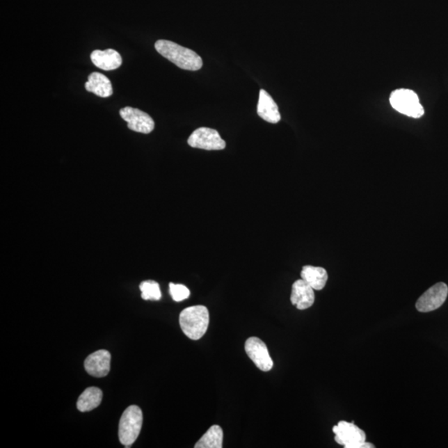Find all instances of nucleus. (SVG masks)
<instances>
[{
    "instance_id": "obj_11",
    "label": "nucleus",
    "mask_w": 448,
    "mask_h": 448,
    "mask_svg": "<svg viewBox=\"0 0 448 448\" xmlns=\"http://www.w3.org/2000/svg\"><path fill=\"white\" fill-rule=\"evenodd\" d=\"M291 301L301 311L312 307L314 303L313 288L303 279L297 280L292 285Z\"/></svg>"
},
{
    "instance_id": "obj_7",
    "label": "nucleus",
    "mask_w": 448,
    "mask_h": 448,
    "mask_svg": "<svg viewBox=\"0 0 448 448\" xmlns=\"http://www.w3.org/2000/svg\"><path fill=\"white\" fill-rule=\"evenodd\" d=\"M448 295V287L445 283L438 282L430 287L419 297L416 309L420 312H430L441 307Z\"/></svg>"
},
{
    "instance_id": "obj_10",
    "label": "nucleus",
    "mask_w": 448,
    "mask_h": 448,
    "mask_svg": "<svg viewBox=\"0 0 448 448\" xmlns=\"http://www.w3.org/2000/svg\"><path fill=\"white\" fill-rule=\"evenodd\" d=\"M111 355L109 351L100 350L90 354L85 360L84 367L90 376L102 378L111 370Z\"/></svg>"
},
{
    "instance_id": "obj_12",
    "label": "nucleus",
    "mask_w": 448,
    "mask_h": 448,
    "mask_svg": "<svg viewBox=\"0 0 448 448\" xmlns=\"http://www.w3.org/2000/svg\"><path fill=\"white\" fill-rule=\"evenodd\" d=\"M90 60L95 66L104 71L115 70L122 66V56L114 49L95 50L90 54Z\"/></svg>"
},
{
    "instance_id": "obj_13",
    "label": "nucleus",
    "mask_w": 448,
    "mask_h": 448,
    "mask_svg": "<svg viewBox=\"0 0 448 448\" xmlns=\"http://www.w3.org/2000/svg\"><path fill=\"white\" fill-rule=\"evenodd\" d=\"M257 114L262 119L271 124H277L281 120V114H280L277 103L264 89L260 90Z\"/></svg>"
},
{
    "instance_id": "obj_15",
    "label": "nucleus",
    "mask_w": 448,
    "mask_h": 448,
    "mask_svg": "<svg viewBox=\"0 0 448 448\" xmlns=\"http://www.w3.org/2000/svg\"><path fill=\"white\" fill-rule=\"evenodd\" d=\"M301 279L309 284L314 290L321 291L326 287L328 274L320 266H305L301 273Z\"/></svg>"
},
{
    "instance_id": "obj_2",
    "label": "nucleus",
    "mask_w": 448,
    "mask_h": 448,
    "mask_svg": "<svg viewBox=\"0 0 448 448\" xmlns=\"http://www.w3.org/2000/svg\"><path fill=\"white\" fill-rule=\"evenodd\" d=\"M209 324V310L205 305H193L183 310L179 316L181 330L193 340L200 339L206 333Z\"/></svg>"
},
{
    "instance_id": "obj_18",
    "label": "nucleus",
    "mask_w": 448,
    "mask_h": 448,
    "mask_svg": "<svg viewBox=\"0 0 448 448\" xmlns=\"http://www.w3.org/2000/svg\"><path fill=\"white\" fill-rule=\"evenodd\" d=\"M140 290L142 299L145 301H159L161 298V288L159 283L152 280L141 283Z\"/></svg>"
},
{
    "instance_id": "obj_1",
    "label": "nucleus",
    "mask_w": 448,
    "mask_h": 448,
    "mask_svg": "<svg viewBox=\"0 0 448 448\" xmlns=\"http://www.w3.org/2000/svg\"><path fill=\"white\" fill-rule=\"evenodd\" d=\"M158 53L184 70L198 71L202 67V60L195 51L168 40H158L154 44Z\"/></svg>"
},
{
    "instance_id": "obj_5",
    "label": "nucleus",
    "mask_w": 448,
    "mask_h": 448,
    "mask_svg": "<svg viewBox=\"0 0 448 448\" xmlns=\"http://www.w3.org/2000/svg\"><path fill=\"white\" fill-rule=\"evenodd\" d=\"M188 144L193 148L206 150H221L226 147V142L219 133L207 127H201L193 131L189 137Z\"/></svg>"
},
{
    "instance_id": "obj_6",
    "label": "nucleus",
    "mask_w": 448,
    "mask_h": 448,
    "mask_svg": "<svg viewBox=\"0 0 448 448\" xmlns=\"http://www.w3.org/2000/svg\"><path fill=\"white\" fill-rule=\"evenodd\" d=\"M333 433L335 434V442L346 448H355L359 443L366 441L364 431L354 423H348L346 421H340L335 425Z\"/></svg>"
},
{
    "instance_id": "obj_17",
    "label": "nucleus",
    "mask_w": 448,
    "mask_h": 448,
    "mask_svg": "<svg viewBox=\"0 0 448 448\" xmlns=\"http://www.w3.org/2000/svg\"><path fill=\"white\" fill-rule=\"evenodd\" d=\"M223 440V432L221 426L214 425L207 431L199 442L195 446V448H222Z\"/></svg>"
},
{
    "instance_id": "obj_16",
    "label": "nucleus",
    "mask_w": 448,
    "mask_h": 448,
    "mask_svg": "<svg viewBox=\"0 0 448 448\" xmlns=\"http://www.w3.org/2000/svg\"><path fill=\"white\" fill-rule=\"evenodd\" d=\"M102 391L97 387H90L81 394L77 407L81 412H89L97 408L102 400Z\"/></svg>"
},
{
    "instance_id": "obj_19",
    "label": "nucleus",
    "mask_w": 448,
    "mask_h": 448,
    "mask_svg": "<svg viewBox=\"0 0 448 448\" xmlns=\"http://www.w3.org/2000/svg\"><path fill=\"white\" fill-rule=\"evenodd\" d=\"M170 293L172 298L177 303L188 299L191 296V291L188 287L181 284L170 283Z\"/></svg>"
},
{
    "instance_id": "obj_4",
    "label": "nucleus",
    "mask_w": 448,
    "mask_h": 448,
    "mask_svg": "<svg viewBox=\"0 0 448 448\" xmlns=\"http://www.w3.org/2000/svg\"><path fill=\"white\" fill-rule=\"evenodd\" d=\"M390 102L394 110L409 118L417 119L424 115V109L421 105L419 98L412 90H394L390 95Z\"/></svg>"
},
{
    "instance_id": "obj_8",
    "label": "nucleus",
    "mask_w": 448,
    "mask_h": 448,
    "mask_svg": "<svg viewBox=\"0 0 448 448\" xmlns=\"http://www.w3.org/2000/svg\"><path fill=\"white\" fill-rule=\"evenodd\" d=\"M245 351L262 371L268 372L273 369V361L269 355V349L259 338H248L245 343Z\"/></svg>"
},
{
    "instance_id": "obj_14",
    "label": "nucleus",
    "mask_w": 448,
    "mask_h": 448,
    "mask_svg": "<svg viewBox=\"0 0 448 448\" xmlns=\"http://www.w3.org/2000/svg\"><path fill=\"white\" fill-rule=\"evenodd\" d=\"M85 88L100 97H109L113 93L111 81L100 72L90 73Z\"/></svg>"
},
{
    "instance_id": "obj_9",
    "label": "nucleus",
    "mask_w": 448,
    "mask_h": 448,
    "mask_svg": "<svg viewBox=\"0 0 448 448\" xmlns=\"http://www.w3.org/2000/svg\"><path fill=\"white\" fill-rule=\"evenodd\" d=\"M120 115L127 122L128 128L133 131L149 134L154 130V120L144 111L127 106L120 109Z\"/></svg>"
},
{
    "instance_id": "obj_3",
    "label": "nucleus",
    "mask_w": 448,
    "mask_h": 448,
    "mask_svg": "<svg viewBox=\"0 0 448 448\" xmlns=\"http://www.w3.org/2000/svg\"><path fill=\"white\" fill-rule=\"evenodd\" d=\"M143 415L141 409L136 405L128 407L120 417L119 424V439L120 443L126 447H130L139 437Z\"/></svg>"
}]
</instances>
